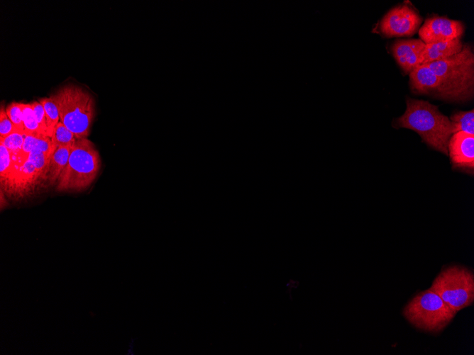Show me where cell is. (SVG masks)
<instances>
[{
    "label": "cell",
    "instance_id": "6da1fadb",
    "mask_svg": "<svg viewBox=\"0 0 474 355\" xmlns=\"http://www.w3.org/2000/svg\"><path fill=\"white\" fill-rule=\"evenodd\" d=\"M406 106L404 113L393 120L392 126L416 132L429 147L448 155V142L453 134L449 118L427 101L407 97Z\"/></svg>",
    "mask_w": 474,
    "mask_h": 355
},
{
    "label": "cell",
    "instance_id": "7a4b0ae2",
    "mask_svg": "<svg viewBox=\"0 0 474 355\" xmlns=\"http://www.w3.org/2000/svg\"><path fill=\"white\" fill-rule=\"evenodd\" d=\"M427 65L441 79L453 102L469 101L474 95V54L469 43L446 59Z\"/></svg>",
    "mask_w": 474,
    "mask_h": 355
},
{
    "label": "cell",
    "instance_id": "3957f363",
    "mask_svg": "<svg viewBox=\"0 0 474 355\" xmlns=\"http://www.w3.org/2000/svg\"><path fill=\"white\" fill-rule=\"evenodd\" d=\"M55 103L61 121L76 139L87 138L95 116L92 96L82 87L67 84L50 96Z\"/></svg>",
    "mask_w": 474,
    "mask_h": 355
},
{
    "label": "cell",
    "instance_id": "277c9868",
    "mask_svg": "<svg viewBox=\"0 0 474 355\" xmlns=\"http://www.w3.org/2000/svg\"><path fill=\"white\" fill-rule=\"evenodd\" d=\"M101 161L94 144L87 138L77 139L72 146L67 165L60 176L55 189L60 192H80L96 179Z\"/></svg>",
    "mask_w": 474,
    "mask_h": 355
},
{
    "label": "cell",
    "instance_id": "5b68a950",
    "mask_svg": "<svg viewBox=\"0 0 474 355\" xmlns=\"http://www.w3.org/2000/svg\"><path fill=\"white\" fill-rule=\"evenodd\" d=\"M456 313L431 288L415 295L402 310L403 316L412 326L431 334L443 331Z\"/></svg>",
    "mask_w": 474,
    "mask_h": 355
},
{
    "label": "cell",
    "instance_id": "8992f818",
    "mask_svg": "<svg viewBox=\"0 0 474 355\" xmlns=\"http://www.w3.org/2000/svg\"><path fill=\"white\" fill-rule=\"evenodd\" d=\"M430 288L458 312L473 304L474 274L465 266L451 265L441 270Z\"/></svg>",
    "mask_w": 474,
    "mask_h": 355
},
{
    "label": "cell",
    "instance_id": "52a82bcc",
    "mask_svg": "<svg viewBox=\"0 0 474 355\" xmlns=\"http://www.w3.org/2000/svg\"><path fill=\"white\" fill-rule=\"evenodd\" d=\"M422 20L414 7L404 2L386 13L377 25V31L387 38L412 36L419 30Z\"/></svg>",
    "mask_w": 474,
    "mask_h": 355
},
{
    "label": "cell",
    "instance_id": "ba28073f",
    "mask_svg": "<svg viewBox=\"0 0 474 355\" xmlns=\"http://www.w3.org/2000/svg\"><path fill=\"white\" fill-rule=\"evenodd\" d=\"M464 32L465 26L461 21L436 15L427 18L418 30L420 40L425 44L461 38Z\"/></svg>",
    "mask_w": 474,
    "mask_h": 355
},
{
    "label": "cell",
    "instance_id": "9c48e42d",
    "mask_svg": "<svg viewBox=\"0 0 474 355\" xmlns=\"http://www.w3.org/2000/svg\"><path fill=\"white\" fill-rule=\"evenodd\" d=\"M448 155L452 168L473 175L474 172V135L453 133L448 142Z\"/></svg>",
    "mask_w": 474,
    "mask_h": 355
},
{
    "label": "cell",
    "instance_id": "30bf717a",
    "mask_svg": "<svg viewBox=\"0 0 474 355\" xmlns=\"http://www.w3.org/2000/svg\"><path fill=\"white\" fill-rule=\"evenodd\" d=\"M409 86L416 94L453 102L451 94L441 79L427 65H420L409 73Z\"/></svg>",
    "mask_w": 474,
    "mask_h": 355
},
{
    "label": "cell",
    "instance_id": "8fae6325",
    "mask_svg": "<svg viewBox=\"0 0 474 355\" xmlns=\"http://www.w3.org/2000/svg\"><path fill=\"white\" fill-rule=\"evenodd\" d=\"M425 45L420 39L397 40L392 45L391 52L401 69L409 74L419 66Z\"/></svg>",
    "mask_w": 474,
    "mask_h": 355
},
{
    "label": "cell",
    "instance_id": "7c38bea8",
    "mask_svg": "<svg viewBox=\"0 0 474 355\" xmlns=\"http://www.w3.org/2000/svg\"><path fill=\"white\" fill-rule=\"evenodd\" d=\"M39 178H47L35 165L26 159L14 174L8 187L15 193V197L23 198L28 193Z\"/></svg>",
    "mask_w": 474,
    "mask_h": 355
},
{
    "label": "cell",
    "instance_id": "4fadbf2b",
    "mask_svg": "<svg viewBox=\"0 0 474 355\" xmlns=\"http://www.w3.org/2000/svg\"><path fill=\"white\" fill-rule=\"evenodd\" d=\"M462 47L461 38L426 44L420 56L419 66L451 57L459 52Z\"/></svg>",
    "mask_w": 474,
    "mask_h": 355
},
{
    "label": "cell",
    "instance_id": "5bb4252c",
    "mask_svg": "<svg viewBox=\"0 0 474 355\" xmlns=\"http://www.w3.org/2000/svg\"><path fill=\"white\" fill-rule=\"evenodd\" d=\"M72 146L57 147L50 156L48 179L49 184H57L58 179L67 165Z\"/></svg>",
    "mask_w": 474,
    "mask_h": 355
},
{
    "label": "cell",
    "instance_id": "9a60e30c",
    "mask_svg": "<svg viewBox=\"0 0 474 355\" xmlns=\"http://www.w3.org/2000/svg\"><path fill=\"white\" fill-rule=\"evenodd\" d=\"M55 149V147L53 144L51 137L26 135L22 147V154L28 158L30 152L36 150L51 156Z\"/></svg>",
    "mask_w": 474,
    "mask_h": 355
},
{
    "label": "cell",
    "instance_id": "2e32d148",
    "mask_svg": "<svg viewBox=\"0 0 474 355\" xmlns=\"http://www.w3.org/2000/svg\"><path fill=\"white\" fill-rule=\"evenodd\" d=\"M1 155V182L5 187H8L12 178L18 171L19 167L15 162L12 154L3 144L0 143Z\"/></svg>",
    "mask_w": 474,
    "mask_h": 355
},
{
    "label": "cell",
    "instance_id": "e0dca14e",
    "mask_svg": "<svg viewBox=\"0 0 474 355\" xmlns=\"http://www.w3.org/2000/svg\"><path fill=\"white\" fill-rule=\"evenodd\" d=\"M453 133L462 132L474 135V110L456 111L449 118Z\"/></svg>",
    "mask_w": 474,
    "mask_h": 355
},
{
    "label": "cell",
    "instance_id": "ac0fdd59",
    "mask_svg": "<svg viewBox=\"0 0 474 355\" xmlns=\"http://www.w3.org/2000/svg\"><path fill=\"white\" fill-rule=\"evenodd\" d=\"M20 104L23 112L24 133L35 136H45L35 119L31 104L23 103Z\"/></svg>",
    "mask_w": 474,
    "mask_h": 355
},
{
    "label": "cell",
    "instance_id": "d6986e66",
    "mask_svg": "<svg viewBox=\"0 0 474 355\" xmlns=\"http://www.w3.org/2000/svg\"><path fill=\"white\" fill-rule=\"evenodd\" d=\"M76 137L61 121L55 127L51 140L55 147L72 146L76 141Z\"/></svg>",
    "mask_w": 474,
    "mask_h": 355
},
{
    "label": "cell",
    "instance_id": "ffe728a7",
    "mask_svg": "<svg viewBox=\"0 0 474 355\" xmlns=\"http://www.w3.org/2000/svg\"><path fill=\"white\" fill-rule=\"evenodd\" d=\"M26 134L14 133L4 138H0V143L3 144L13 155L25 161L27 159L22 155V147Z\"/></svg>",
    "mask_w": 474,
    "mask_h": 355
},
{
    "label": "cell",
    "instance_id": "44dd1931",
    "mask_svg": "<svg viewBox=\"0 0 474 355\" xmlns=\"http://www.w3.org/2000/svg\"><path fill=\"white\" fill-rule=\"evenodd\" d=\"M44 108L50 137H51L53 130L60 122V116L57 107L54 101L50 98H43L38 101Z\"/></svg>",
    "mask_w": 474,
    "mask_h": 355
},
{
    "label": "cell",
    "instance_id": "7402d4cb",
    "mask_svg": "<svg viewBox=\"0 0 474 355\" xmlns=\"http://www.w3.org/2000/svg\"><path fill=\"white\" fill-rule=\"evenodd\" d=\"M50 155L40 151H32L28 155L29 159L48 179Z\"/></svg>",
    "mask_w": 474,
    "mask_h": 355
},
{
    "label": "cell",
    "instance_id": "603a6c76",
    "mask_svg": "<svg viewBox=\"0 0 474 355\" xmlns=\"http://www.w3.org/2000/svg\"><path fill=\"white\" fill-rule=\"evenodd\" d=\"M6 112L18 132L24 133L23 112L20 103H11L6 106Z\"/></svg>",
    "mask_w": 474,
    "mask_h": 355
},
{
    "label": "cell",
    "instance_id": "cb8c5ba5",
    "mask_svg": "<svg viewBox=\"0 0 474 355\" xmlns=\"http://www.w3.org/2000/svg\"><path fill=\"white\" fill-rule=\"evenodd\" d=\"M14 133L19 132L7 115L6 108H4L3 105H1L0 109V138H4Z\"/></svg>",
    "mask_w": 474,
    "mask_h": 355
},
{
    "label": "cell",
    "instance_id": "d4e9b609",
    "mask_svg": "<svg viewBox=\"0 0 474 355\" xmlns=\"http://www.w3.org/2000/svg\"><path fill=\"white\" fill-rule=\"evenodd\" d=\"M31 104L32 106L35 119L42 132L45 136L50 137L48 127L47 118L43 106L38 101H33Z\"/></svg>",
    "mask_w": 474,
    "mask_h": 355
}]
</instances>
